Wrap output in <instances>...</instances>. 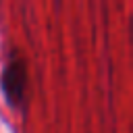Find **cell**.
Here are the masks:
<instances>
[{
	"label": "cell",
	"mask_w": 133,
	"mask_h": 133,
	"mask_svg": "<svg viewBox=\"0 0 133 133\" xmlns=\"http://www.w3.org/2000/svg\"><path fill=\"white\" fill-rule=\"evenodd\" d=\"M2 87L10 102H19L27 87V69L21 58H12L2 75Z\"/></svg>",
	"instance_id": "cell-1"
}]
</instances>
